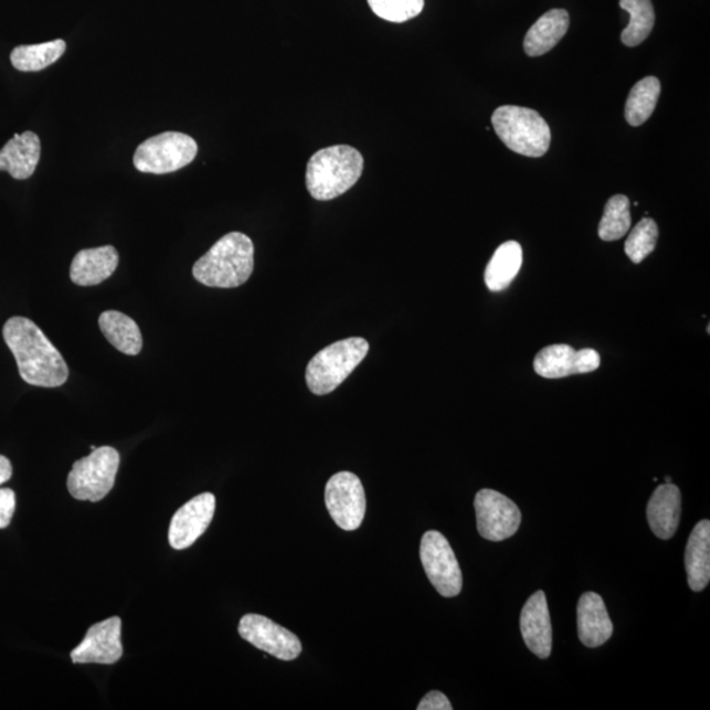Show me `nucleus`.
Masks as SVG:
<instances>
[{
	"mask_svg": "<svg viewBox=\"0 0 710 710\" xmlns=\"http://www.w3.org/2000/svg\"><path fill=\"white\" fill-rule=\"evenodd\" d=\"M12 477V465L9 458L0 455V485H4Z\"/></svg>",
	"mask_w": 710,
	"mask_h": 710,
	"instance_id": "obj_32",
	"label": "nucleus"
},
{
	"mask_svg": "<svg viewBox=\"0 0 710 710\" xmlns=\"http://www.w3.org/2000/svg\"><path fill=\"white\" fill-rule=\"evenodd\" d=\"M326 505L330 517L343 530H357L367 513V495L356 474H335L326 487Z\"/></svg>",
	"mask_w": 710,
	"mask_h": 710,
	"instance_id": "obj_9",
	"label": "nucleus"
},
{
	"mask_svg": "<svg viewBox=\"0 0 710 710\" xmlns=\"http://www.w3.org/2000/svg\"><path fill=\"white\" fill-rule=\"evenodd\" d=\"M613 624L604 600L596 592H585L577 603V636L584 646L595 649L608 643Z\"/></svg>",
	"mask_w": 710,
	"mask_h": 710,
	"instance_id": "obj_16",
	"label": "nucleus"
},
{
	"mask_svg": "<svg viewBox=\"0 0 710 710\" xmlns=\"http://www.w3.org/2000/svg\"><path fill=\"white\" fill-rule=\"evenodd\" d=\"M689 589L700 592L710 581V522L702 520L692 530L686 549Z\"/></svg>",
	"mask_w": 710,
	"mask_h": 710,
	"instance_id": "obj_21",
	"label": "nucleus"
},
{
	"mask_svg": "<svg viewBox=\"0 0 710 710\" xmlns=\"http://www.w3.org/2000/svg\"><path fill=\"white\" fill-rule=\"evenodd\" d=\"M241 638H244L261 651L273 655L280 660H294L301 653V643L293 632L261 615H246L239 625Z\"/></svg>",
	"mask_w": 710,
	"mask_h": 710,
	"instance_id": "obj_11",
	"label": "nucleus"
},
{
	"mask_svg": "<svg viewBox=\"0 0 710 710\" xmlns=\"http://www.w3.org/2000/svg\"><path fill=\"white\" fill-rule=\"evenodd\" d=\"M215 509L216 499L210 492L198 495L197 498L186 502L172 516L169 529L170 547L184 550L194 544L209 529Z\"/></svg>",
	"mask_w": 710,
	"mask_h": 710,
	"instance_id": "obj_13",
	"label": "nucleus"
},
{
	"mask_svg": "<svg viewBox=\"0 0 710 710\" xmlns=\"http://www.w3.org/2000/svg\"><path fill=\"white\" fill-rule=\"evenodd\" d=\"M492 127L506 147L527 157L548 153L551 133L548 123L534 109L502 106L492 115Z\"/></svg>",
	"mask_w": 710,
	"mask_h": 710,
	"instance_id": "obj_5",
	"label": "nucleus"
},
{
	"mask_svg": "<svg viewBox=\"0 0 710 710\" xmlns=\"http://www.w3.org/2000/svg\"><path fill=\"white\" fill-rule=\"evenodd\" d=\"M619 7L630 15V23L622 33L623 43L630 47L643 44L655 24L651 0H619Z\"/></svg>",
	"mask_w": 710,
	"mask_h": 710,
	"instance_id": "obj_26",
	"label": "nucleus"
},
{
	"mask_svg": "<svg viewBox=\"0 0 710 710\" xmlns=\"http://www.w3.org/2000/svg\"><path fill=\"white\" fill-rule=\"evenodd\" d=\"M3 339L15 357L23 381L36 388L54 389L65 384L67 364L36 324L27 317H11L3 327Z\"/></svg>",
	"mask_w": 710,
	"mask_h": 710,
	"instance_id": "obj_1",
	"label": "nucleus"
},
{
	"mask_svg": "<svg viewBox=\"0 0 710 710\" xmlns=\"http://www.w3.org/2000/svg\"><path fill=\"white\" fill-rule=\"evenodd\" d=\"M41 156L39 136L31 130L15 135L0 149V171H9L12 178L24 181L33 176Z\"/></svg>",
	"mask_w": 710,
	"mask_h": 710,
	"instance_id": "obj_19",
	"label": "nucleus"
},
{
	"mask_svg": "<svg viewBox=\"0 0 710 710\" xmlns=\"http://www.w3.org/2000/svg\"><path fill=\"white\" fill-rule=\"evenodd\" d=\"M120 454L112 446H102L73 465L67 489L74 499L98 502L112 492L119 471Z\"/></svg>",
	"mask_w": 710,
	"mask_h": 710,
	"instance_id": "obj_6",
	"label": "nucleus"
},
{
	"mask_svg": "<svg viewBox=\"0 0 710 710\" xmlns=\"http://www.w3.org/2000/svg\"><path fill=\"white\" fill-rule=\"evenodd\" d=\"M420 558L427 579L441 596L455 597L460 594L464 579L457 557L446 537L437 530L426 532L420 544Z\"/></svg>",
	"mask_w": 710,
	"mask_h": 710,
	"instance_id": "obj_8",
	"label": "nucleus"
},
{
	"mask_svg": "<svg viewBox=\"0 0 710 710\" xmlns=\"http://www.w3.org/2000/svg\"><path fill=\"white\" fill-rule=\"evenodd\" d=\"M602 358L595 349L575 350L566 343L550 345L534 358V371L542 378L561 379L587 374L600 368Z\"/></svg>",
	"mask_w": 710,
	"mask_h": 710,
	"instance_id": "obj_12",
	"label": "nucleus"
},
{
	"mask_svg": "<svg viewBox=\"0 0 710 710\" xmlns=\"http://www.w3.org/2000/svg\"><path fill=\"white\" fill-rule=\"evenodd\" d=\"M660 95V82L655 77L640 80L630 89L625 106V119L632 127L643 126L653 115Z\"/></svg>",
	"mask_w": 710,
	"mask_h": 710,
	"instance_id": "obj_25",
	"label": "nucleus"
},
{
	"mask_svg": "<svg viewBox=\"0 0 710 710\" xmlns=\"http://www.w3.org/2000/svg\"><path fill=\"white\" fill-rule=\"evenodd\" d=\"M478 532L485 540L511 539L521 526V512L515 502L494 489H481L475 496Z\"/></svg>",
	"mask_w": 710,
	"mask_h": 710,
	"instance_id": "obj_10",
	"label": "nucleus"
},
{
	"mask_svg": "<svg viewBox=\"0 0 710 710\" xmlns=\"http://www.w3.org/2000/svg\"><path fill=\"white\" fill-rule=\"evenodd\" d=\"M681 516V492L674 484H665L655 489L647 520L653 533L660 540H670L677 533Z\"/></svg>",
	"mask_w": 710,
	"mask_h": 710,
	"instance_id": "obj_17",
	"label": "nucleus"
},
{
	"mask_svg": "<svg viewBox=\"0 0 710 710\" xmlns=\"http://www.w3.org/2000/svg\"><path fill=\"white\" fill-rule=\"evenodd\" d=\"M66 51L64 40L36 45H20L11 53V64L19 72H41L57 62Z\"/></svg>",
	"mask_w": 710,
	"mask_h": 710,
	"instance_id": "obj_24",
	"label": "nucleus"
},
{
	"mask_svg": "<svg viewBox=\"0 0 710 710\" xmlns=\"http://www.w3.org/2000/svg\"><path fill=\"white\" fill-rule=\"evenodd\" d=\"M370 345L362 337L337 341L317 353L308 363L306 381L315 395H328L347 381L364 357Z\"/></svg>",
	"mask_w": 710,
	"mask_h": 710,
	"instance_id": "obj_4",
	"label": "nucleus"
},
{
	"mask_svg": "<svg viewBox=\"0 0 710 710\" xmlns=\"http://www.w3.org/2000/svg\"><path fill=\"white\" fill-rule=\"evenodd\" d=\"M253 271V241L244 233L232 232L195 262L192 275L204 286L234 288L243 286Z\"/></svg>",
	"mask_w": 710,
	"mask_h": 710,
	"instance_id": "obj_2",
	"label": "nucleus"
},
{
	"mask_svg": "<svg viewBox=\"0 0 710 710\" xmlns=\"http://www.w3.org/2000/svg\"><path fill=\"white\" fill-rule=\"evenodd\" d=\"M659 232L658 225L650 218H645L633 227L629 237L625 243L626 256L634 264H640L647 256L654 252L657 246Z\"/></svg>",
	"mask_w": 710,
	"mask_h": 710,
	"instance_id": "obj_28",
	"label": "nucleus"
},
{
	"mask_svg": "<svg viewBox=\"0 0 710 710\" xmlns=\"http://www.w3.org/2000/svg\"><path fill=\"white\" fill-rule=\"evenodd\" d=\"M632 226L630 200L625 195L612 197L605 204L598 236L604 241L623 239Z\"/></svg>",
	"mask_w": 710,
	"mask_h": 710,
	"instance_id": "obj_27",
	"label": "nucleus"
},
{
	"mask_svg": "<svg viewBox=\"0 0 710 710\" xmlns=\"http://www.w3.org/2000/svg\"><path fill=\"white\" fill-rule=\"evenodd\" d=\"M198 155V144L181 133H163L145 140L136 149L135 168L148 174H169L181 170Z\"/></svg>",
	"mask_w": 710,
	"mask_h": 710,
	"instance_id": "obj_7",
	"label": "nucleus"
},
{
	"mask_svg": "<svg viewBox=\"0 0 710 710\" xmlns=\"http://www.w3.org/2000/svg\"><path fill=\"white\" fill-rule=\"evenodd\" d=\"M123 657L121 619L112 617L93 625L71 654L73 664L115 665Z\"/></svg>",
	"mask_w": 710,
	"mask_h": 710,
	"instance_id": "obj_14",
	"label": "nucleus"
},
{
	"mask_svg": "<svg viewBox=\"0 0 710 710\" xmlns=\"http://www.w3.org/2000/svg\"><path fill=\"white\" fill-rule=\"evenodd\" d=\"M363 167L362 155L349 145L316 151L307 167L308 192L321 202L339 198L358 182Z\"/></svg>",
	"mask_w": 710,
	"mask_h": 710,
	"instance_id": "obj_3",
	"label": "nucleus"
},
{
	"mask_svg": "<svg viewBox=\"0 0 710 710\" xmlns=\"http://www.w3.org/2000/svg\"><path fill=\"white\" fill-rule=\"evenodd\" d=\"M666 484H672V481H671V478H670V477H666Z\"/></svg>",
	"mask_w": 710,
	"mask_h": 710,
	"instance_id": "obj_33",
	"label": "nucleus"
},
{
	"mask_svg": "<svg viewBox=\"0 0 710 710\" xmlns=\"http://www.w3.org/2000/svg\"><path fill=\"white\" fill-rule=\"evenodd\" d=\"M377 17L391 23H404L424 10V0H368Z\"/></svg>",
	"mask_w": 710,
	"mask_h": 710,
	"instance_id": "obj_29",
	"label": "nucleus"
},
{
	"mask_svg": "<svg viewBox=\"0 0 710 710\" xmlns=\"http://www.w3.org/2000/svg\"><path fill=\"white\" fill-rule=\"evenodd\" d=\"M449 699L443 692L432 691L425 695V698L420 701L417 710H452Z\"/></svg>",
	"mask_w": 710,
	"mask_h": 710,
	"instance_id": "obj_31",
	"label": "nucleus"
},
{
	"mask_svg": "<svg viewBox=\"0 0 710 710\" xmlns=\"http://www.w3.org/2000/svg\"><path fill=\"white\" fill-rule=\"evenodd\" d=\"M119 265V253L114 246L94 247L77 253L71 267V278L78 286H96L112 277Z\"/></svg>",
	"mask_w": 710,
	"mask_h": 710,
	"instance_id": "obj_18",
	"label": "nucleus"
},
{
	"mask_svg": "<svg viewBox=\"0 0 710 710\" xmlns=\"http://www.w3.org/2000/svg\"><path fill=\"white\" fill-rule=\"evenodd\" d=\"M521 266V245L516 241L500 245L486 267L485 282L489 292L499 293L511 286Z\"/></svg>",
	"mask_w": 710,
	"mask_h": 710,
	"instance_id": "obj_22",
	"label": "nucleus"
},
{
	"mask_svg": "<svg viewBox=\"0 0 710 710\" xmlns=\"http://www.w3.org/2000/svg\"><path fill=\"white\" fill-rule=\"evenodd\" d=\"M17 509V495L10 488L0 489V529L10 526Z\"/></svg>",
	"mask_w": 710,
	"mask_h": 710,
	"instance_id": "obj_30",
	"label": "nucleus"
},
{
	"mask_svg": "<svg viewBox=\"0 0 710 710\" xmlns=\"http://www.w3.org/2000/svg\"><path fill=\"white\" fill-rule=\"evenodd\" d=\"M570 17L566 10H551L533 24L523 40V51L529 57H540L560 43L568 33Z\"/></svg>",
	"mask_w": 710,
	"mask_h": 710,
	"instance_id": "obj_20",
	"label": "nucleus"
},
{
	"mask_svg": "<svg viewBox=\"0 0 710 710\" xmlns=\"http://www.w3.org/2000/svg\"><path fill=\"white\" fill-rule=\"evenodd\" d=\"M520 627L528 649L540 659H548L553 647L550 613L547 595L537 591L521 611Z\"/></svg>",
	"mask_w": 710,
	"mask_h": 710,
	"instance_id": "obj_15",
	"label": "nucleus"
},
{
	"mask_svg": "<svg viewBox=\"0 0 710 710\" xmlns=\"http://www.w3.org/2000/svg\"><path fill=\"white\" fill-rule=\"evenodd\" d=\"M99 328L107 341L123 354L137 356L142 349V335L136 321L117 311H106L99 317Z\"/></svg>",
	"mask_w": 710,
	"mask_h": 710,
	"instance_id": "obj_23",
	"label": "nucleus"
}]
</instances>
